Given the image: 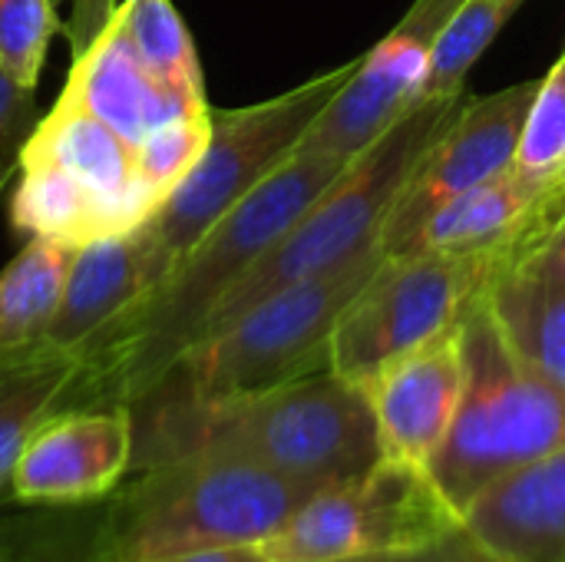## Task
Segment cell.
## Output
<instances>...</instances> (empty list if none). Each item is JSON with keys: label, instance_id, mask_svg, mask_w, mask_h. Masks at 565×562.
<instances>
[{"label": "cell", "instance_id": "obj_11", "mask_svg": "<svg viewBox=\"0 0 565 562\" xmlns=\"http://www.w3.org/2000/svg\"><path fill=\"white\" fill-rule=\"evenodd\" d=\"M463 0H414L401 23L364 56L341 93L315 119L291 156H331L354 162L384 129L414 106L430 70L434 46Z\"/></svg>", "mask_w": 565, "mask_h": 562}, {"label": "cell", "instance_id": "obj_7", "mask_svg": "<svg viewBox=\"0 0 565 562\" xmlns=\"http://www.w3.org/2000/svg\"><path fill=\"white\" fill-rule=\"evenodd\" d=\"M358 60H348L265 103L212 113V136L192 172L142 222L169 272L222 215H228L258 182H265L351 79Z\"/></svg>", "mask_w": 565, "mask_h": 562}, {"label": "cell", "instance_id": "obj_17", "mask_svg": "<svg viewBox=\"0 0 565 562\" xmlns=\"http://www.w3.org/2000/svg\"><path fill=\"white\" fill-rule=\"evenodd\" d=\"M63 89L76 96L96 119L116 129L129 146H139L169 119L209 109L189 106L142 66L116 10L103 33L79 56H73Z\"/></svg>", "mask_w": 565, "mask_h": 562}, {"label": "cell", "instance_id": "obj_31", "mask_svg": "<svg viewBox=\"0 0 565 562\" xmlns=\"http://www.w3.org/2000/svg\"><path fill=\"white\" fill-rule=\"evenodd\" d=\"M149 562H271L258 543H235V547H205V550H185L162 560Z\"/></svg>", "mask_w": 565, "mask_h": 562}, {"label": "cell", "instance_id": "obj_5", "mask_svg": "<svg viewBox=\"0 0 565 562\" xmlns=\"http://www.w3.org/2000/svg\"><path fill=\"white\" fill-rule=\"evenodd\" d=\"M384 258L377 242L324 275L262 298L235 321L205 335L156 394L212 404L324 371L338 321L381 272Z\"/></svg>", "mask_w": 565, "mask_h": 562}, {"label": "cell", "instance_id": "obj_3", "mask_svg": "<svg viewBox=\"0 0 565 562\" xmlns=\"http://www.w3.org/2000/svg\"><path fill=\"white\" fill-rule=\"evenodd\" d=\"M324 490V487H321ZM318 487L248 460L189 454L136 467L99 507L116 562L268 540Z\"/></svg>", "mask_w": 565, "mask_h": 562}, {"label": "cell", "instance_id": "obj_4", "mask_svg": "<svg viewBox=\"0 0 565 562\" xmlns=\"http://www.w3.org/2000/svg\"><path fill=\"white\" fill-rule=\"evenodd\" d=\"M463 103L467 93L417 96L414 106L404 109L384 136L364 149L348 172L238 278L212 315L205 335L235 321L262 298L295 282L324 275L377 245L420 152L460 113Z\"/></svg>", "mask_w": 565, "mask_h": 562}, {"label": "cell", "instance_id": "obj_22", "mask_svg": "<svg viewBox=\"0 0 565 562\" xmlns=\"http://www.w3.org/2000/svg\"><path fill=\"white\" fill-rule=\"evenodd\" d=\"M116 17L142 66L189 106L205 103V79L192 33L172 0H119Z\"/></svg>", "mask_w": 565, "mask_h": 562}, {"label": "cell", "instance_id": "obj_14", "mask_svg": "<svg viewBox=\"0 0 565 562\" xmlns=\"http://www.w3.org/2000/svg\"><path fill=\"white\" fill-rule=\"evenodd\" d=\"M23 159H43L73 176L109 212L116 232L139 229L159 209V199L139 176L136 146L96 119L66 89L36 123L23 146Z\"/></svg>", "mask_w": 565, "mask_h": 562}, {"label": "cell", "instance_id": "obj_21", "mask_svg": "<svg viewBox=\"0 0 565 562\" xmlns=\"http://www.w3.org/2000/svg\"><path fill=\"white\" fill-rule=\"evenodd\" d=\"M73 255V245L30 238L0 272V351L26 348L46 338L60 311Z\"/></svg>", "mask_w": 565, "mask_h": 562}, {"label": "cell", "instance_id": "obj_29", "mask_svg": "<svg viewBox=\"0 0 565 562\" xmlns=\"http://www.w3.org/2000/svg\"><path fill=\"white\" fill-rule=\"evenodd\" d=\"M338 562H503L493 550H487L463 523L454 527L450 533L420 543V547H407V550H391V553H374V556H358V560H338Z\"/></svg>", "mask_w": 565, "mask_h": 562}, {"label": "cell", "instance_id": "obj_24", "mask_svg": "<svg viewBox=\"0 0 565 562\" xmlns=\"http://www.w3.org/2000/svg\"><path fill=\"white\" fill-rule=\"evenodd\" d=\"M526 0H463V7L444 26L420 96H457L463 93L467 73L483 56V50L500 36L507 20Z\"/></svg>", "mask_w": 565, "mask_h": 562}, {"label": "cell", "instance_id": "obj_10", "mask_svg": "<svg viewBox=\"0 0 565 562\" xmlns=\"http://www.w3.org/2000/svg\"><path fill=\"white\" fill-rule=\"evenodd\" d=\"M536 89L540 79H530L480 99L467 96L460 113L420 152L394 202V212L381 232V248L387 258H397L444 205L510 169Z\"/></svg>", "mask_w": 565, "mask_h": 562}, {"label": "cell", "instance_id": "obj_27", "mask_svg": "<svg viewBox=\"0 0 565 562\" xmlns=\"http://www.w3.org/2000/svg\"><path fill=\"white\" fill-rule=\"evenodd\" d=\"M209 136H212V109L169 119L166 126H159L136 146L139 176L146 189L159 199V205L202 159Z\"/></svg>", "mask_w": 565, "mask_h": 562}, {"label": "cell", "instance_id": "obj_13", "mask_svg": "<svg viewBox=\"0 0 565 562\" xmlns=\"http://www.w3.org/2000/svg\"><path fill=\"white\" fill-rule=\"evenodd\" d=\"M463 321L371 374L367 394L381 457L430 470L463 394Z\"/></svg>", "mask_w": 565, "mask_h": 562}, {"label": "cell", "instance_id": "obj_12", "mask_svg": "<svg viewBox=\"0 0 565 562\" xmlns=\"http://www.w3.org/2000/svg\"><path fill=\"white\" fill-rule=\"evenodd\" d=\"M136 417L129 407H66L23 444L10 500L30 510L103 503L132 470Z\"/></svg>", "mask_w": 565, "mask_h": 562}, {"label": "cell", "instance_id": "obj_23", "mask_svg": "<svg viewBox=\"0 0 565 562\" xmlns=\"http://www.w3.org/2000/svg\"><path fill=\"white\" fill-rule=\"evenodd\" d=\"M0 562H116V556L103 533L99 503H93L0 527Z\"/></svg>", "mask_w": 565, "mask_h": 562}, {"label": "cell", "instance_id": "obj_9", "mask_svg": "<svg viewBox=\"0 0 565 562\" xmlns=\"http://www.w3.org/2000/svg\"><path fill=\"white\" fill-rule=\"evenodd\" d=\"M460 523L430 470L381 457L361 477L311 494L258 547L271 562L358 560L430 543Z\"/></svg>", "mask_w": 565, "mask_h": 562}, {"label": "cell", "instance_id": "obj_8", "mask_svg": "<svg viewBox=\"0 0 565 562\" xmlns=\"http://www.w3.org/2000/svg\"><path fill=\"white\" fill-rule=\"evenodd\" d=\"M516 258L500 248L384 258L381 272L338 321L328 368L364 384L384 364L457 328L497 268Z\"/></svg>", "mask_w": 565, "mask_h": 562}, {"label": "cell", "instance_id": "obj_15", "mask_svg": "<svg viewBox=\"0 0 565 562\" xmlns=\"http://www.w3.org/2000/svg\"><path fill=\"white\" fill-rule=\"evenodd\" d=\"M166 275L146 225L76 248L46 344L79 351Z\"/></svg>", "mask_w": 565, "mask_h": 562}, {"label": "cell", "instance_id": "obj_26", "mask_svg": "<svg viewBox=\"0 0 565 562\" xmlns=\"http://www.w3.org/2000/svg\"><path fill=\"white\" fill-rule=\"evenodd\" d=\"M60 30L56 0H0V73L36 93L46 50Z\"/></svg>", "mask_w": 565, "mask_h": 562}, {"label": "cell", "instance_id": "obj_2", "mask_svg": "<svg viewBox=\"0 0 565 562\" xmlns=\"http://www.w3.org/2000/svg\"><path fill=\"white\" fill-rule=\"evenodd\" d=\"M132 417V470L156 460L209 454L248 460L321 490L361 477L381 460L364 388L331 368L212 404L152 394Z\"/></svg>", "mask_w": 565, "mask_h": 562}, {"label": "cell", "instance_id": "obj_28", "mask_svg": "<svg viewBox=\"0 0 565 562\" xmlns=\"http://www.w3.org/2000/svg\"><path fill=\"white\" fill-rule=\"evenodd\" d=\"M36 123L40 116L33 89H20L0 73V192L20 172L23 146L33 136Z\"/></svg>", "mask_w": 565, "mask_h": 562}, {"label": "cell", "instance_id": "obj_16", "mask_svg": "<svg viewBox=\"0 0 565 562\" xmlns=\"http://www.w3.org/2000/svg\"><path fill=\"white\" fill-rule=\"evenodd\" d=\"M463 527L503 562H565V447L483 490Z\"/></svg>", "mask_w": 565, "mask_h": 562}, {"label": "cell", "instance_id": "obj_6", "mask_svg": "<svg viewBox=\"0 0 565 562\" xmlns=\"http://www.w3.org/2000/svg\"><path fill=\"white\" fill-rule=\"evenodd\" d=\"M487 291V288H483ZM463 394L430 477L460 513L507 474L565 447V391L503 341L487 295L463 315Z\"/></svg>", "mask_w": 565, "mask_h": 562}, {"label": "cell", "instance_id": "obj_25", "mask_svg": "<svg viewBox=\"0 0 565 562\" xmlns=\"http://www.w3.org/2000/svg\"><path fill=\"white\" fill-rule=\"evenodd\" d=\"M510 166L533 189L565 185V50L540 79Z\"/></svg>", "mask_w": 565, "mask_h": 562}, {"label": "cell", "instance_id": "obj_30", "mask_svg": "<svg viewBox=\"0 0 565 562\" xmlns=\"http://www.w3.org/2000/svg\"><path fill=\"white\" fill-rule=\"evenodd\" d=\"M113 10H116V0H73L70 23L63 26L73 56H79L103 33V26L109 23Z\"/></svg>", "mask_w": 565, "mask_h": 562}, {"label": "cell", "instance_id": "obj_18", "mask_svg": "<svg viewBox=\"0 0 565 562\" xmlns=\"http://www.w3.org/2000/svg\"><path fill=\"white\" fill-rule=\"evenodd\" d=\"M483 295L510 351L565 391V275L523 255L497 268Z\"/></svg>", "mask_w": 565, "mask_h": 562}, {"label": "cell", "instance_id": "obj_20", "mask_svg": "<svg viewBox=\"0 0 565 562\" xmlns=\"http://www.w3.org/2000/svg\"><path fill=\"white\" fill-rule=\"evenodd\" d=\"M10 225L26 238H50L73 248L119 235L109 212L73 176L43 159H20V182L10 199Z\"/></svg>", "mask_w": 565, "mask_h": 562}, {"label": "cell", "instance_id": "obj_1", "mask_svg": "<svg viewBox=\"0 0 565 562\" xmlns=\"http://www.w3.org/2000/svg\"><path fill=\"white\" fill-rule=\"evenodd\" d=\"M331 156H291L222 215L136 305L76 354L73 407H129L152 397L205 338L238 278L348 172Z\"/></svg>", "mask_w": 565, "mask_h": 562}, {"label": "cell", "instance_id": "obj_19", "mask_svg": "<svg viewBox=\"0 0 565 562\" xmlns=\"http://www.w3.org/2000/svg\"><path fill=\"white\" fill-rule=\"evenodd\" d=\"M79 361L46 341L0 351V507L10 500V477L23 444L53 414L73 407Z\"/></svg>", "mask_w": 565, "mask_h": 562}, {"label": "cell", "instance_id": "obj_32", "mask_svg": "<svg viewBox=\"0 0 565 562\" xmlns=\"http://www.w3.org/2000/svg\"><path fill=\"white\" fill-rule=\"evenodd\" d=\"M526 255H530L533 262H540V265H546V268L565 275V215L546 232V235H543V242H540L536 248H530Z\"/></svg>", "mask_w": 565, "mask_h": 562}, {"label": "cell", "instance_id": "obj_33", "mask_svg": "<svg viewBox=\"0 0 565 562\" xmlns=\"http://www.w3.org/2000/svg\"><path fill=\"white\" fill-rule=\"evenodd\" d=\"M116 3H119V0H116Z\"/></svg>", "mask_w": 565, "mask_h": 562}]
</instances>
